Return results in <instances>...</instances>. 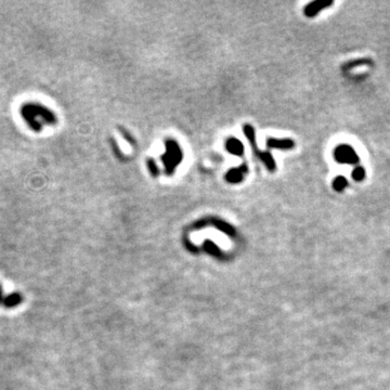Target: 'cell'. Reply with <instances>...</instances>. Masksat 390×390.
I'll return each mask as SVG.
<instances>
[{
	"label": "cell",
	"mask_w": 390,
	"mask_h": 390,
	"mask_svg": "<svg viewBox=\"0 0 390 390\" xmlns=\"http://www.w3.org/2000/svg\"><path fill=\"white\" fill-rule=\"evenodd\" d=\"M367 64H371V62L369 60H359V61L351 62L349 64H346L345 67L346 69H351V67H355L358 65H367Z\"/></svg>",
	"instance_id": "obj_13"
},
{
	"label": "cell",
	"mask_w": 390,
	"mask_h": 390,
	"mask_svg": "<svg viewBox=\"0 0 390 390\" xmlns=\"http://www.w3.org/2000/svg\"><path fill=\"white\" fill-rule=\"evenodd\" d=\"M147 167H148V169H150L151 173H152V175H153L154 177L158 176L159 170H158V168H157L156 164L154 163V160H153V159H148V160H147Z\"/></svg>",
	"instance_id": "obj_12"
},
{
	"label": "cell",
	"mask_w": 390,
	"mask_h": 390,
	"mask_svg": "<svg viewBox=\"0 0 390 390\" xmlns=\"http://www.w3.org/2000/svg\"><path fill=\"white\" fill-rule=\"evenodd\" d=\"M332 4H333L332 0H317V1L310 2L307 5L305 8V14L308 17H313L322 10L331 7Z\"/></svg>",
	"instance_id": "obj_5"
},
{
	"label": "cell",
	"mask_w": 390,
	"mask_h": 390,
	"mask_svg": "<svg viewBox=\"0 0 390 390\" xmlns=\"http://www.w3.org/2000/svg\"><path fill=\"white\" fill-rule=\"evenodd\" d=\"M20 113L24 122L36 132H40L45 126H52L57 124V116L52 111L38 102L24 103Z\"/></svg>",
	"instance_id": "obj_1"
},
{
	"label": "cell",
	"mask_w": 390,
	"mask_h": 390,
	"mask_svg": "<svg viewBox=\"0 0 390 390\" xmlns=\"http://www.w3.org/2000/svg\"><path fill=\"white\" fill-rule=\"evenodd\" d=\"M226 148L228 152H230L231 154H234V155L237 156H242L244 154V145L242 142L237 138L228 139L226 142Z\"/></svg>",
	"instance_id": "obj_8"
},
{
	"label": "cell",
	"mask_w": 390,
	"mask_h": 390,
	"mask_svg": "<svg viewBox=\"0 0 390 390\" xmlns=\"http://www.w3.org/2000/svg\"><path fill=\"white\" fill-rule=\"evenodd\" d=\"M3 301H4V297H3V294H2L1 286H0V306L3 305Z\"/></svg>",
	"instance_id": "obj_14"
},
{
	"label": "cell",
	"mask_w": 390,
	"mask_h": 390,
	"mask_svg": "<svg viewBox=\"0 0 390 390\" xmlns=\"http://www.w3.org/2000/svg\"><path fill=\"white\" fill-rule=\"evenodd\" d=\"M267 146L270 148H277V150L288 151L294 148L295 142L292 139H288V138H284V139L268 138Z\"/></svg>",
	"instance_id": "obj_6"
},
{
	"label": "cell",
	"mask_w": 390,
	"mask_h": 390,
	"mask_svg": "<svg viewBox=\"0 0 390 390\" xmlns=\"http://www.w3.org/2000/svg\"><path fill=\"white\" fill-rule=\"evenodd\" d=\"M365 176H367V171H365L362 166H357L354 171H352V179L356 181H363Z\"/></svg>",
	"instance_id": "obj_11"
},
{
	"label": "cell",
	"mask_w": 390,
	"mask_h": 390,
	"mask_svg": "<svg viewBox=\"0 0 390 390\" xmlns=\"http://www.w3.org/2000/svg\"><path fill=\"white\" fill-rule=\"evenodd\" d=\"M334 158L338 163L350 165H356L360 160L354 147L348 144H340L336 146L335 151H334Z\"/></svg>",
	"instance_id": "obj_4"
},
{
	"label": "cell",
	"mask_w": 390,
	"mask_h": 390,
	"mask_svg": "<svg viewBox=\"0 0 390 390\" xmlns=\"http://www.w3.org/2000/svg\"><path fill=\"white\" fill-rule=\"evenodd\" d=\"M347 187H348V181L343 176H338L333 181V188L337 192H343Z\"/></svg>",
	"instance_id": "obj_10"
},
{
	"label": "cell",
	"mask_w": 390,
	"mask_h": 390,
	"mask_svg": "<svg viewBox=\"0 0 390 390\" xmlns=\"http://www.w3.org/2000/svg\"><path fill=\"white\" fill-rule=\"evenodd\" d=\"M243 130H244L246 138L249 139L250 143L253 147V151L255 152V154H256V156L259 159L262 160V163L265 165V167H267L268 170L274 171L276 169V165H275L273 157H272V155H271V153L270 152H262V151L258 150L257 144H256V133H255V129H254V127L251 125H245Z\"/></svg>",
	"instance_id": "obj_3"
},
{
	"label": "cell",
	"mask_w": 390,
	"mask_h": 390,
	"mask_svg": "<svg viewBox=\"0 0 390 390\" xmlns=\"http://www.w3.org/2000/svg\"><path fill=\"white\" fill-rule=\"evenodd\" d=\"M247 171H249V168H247V166L245 164L241 165L239 168H233L231 170H229L226 175L227 181L230 183H240L244 179Z\"/></svg>",
	"instance_id": "obj_7"
},
{
	"label": "cell",
	"mask_w": 390,
	"mask_h": 390,
	"mask_svg": "<svg viewBox=\"0 0 390 390\" xmlns=\"http://www.w3.org/2000/svg\"><path fill=\"white\" fill-rule=\"evenodd\" d=\"M165 145L166 152L162 155V162L167 175H172L178 165L182 162L183 152L175 140H166Z\"/></svg>",
	"instance_id": "obj_2"
},
{
	"label": "cell",
	"mask_w": 390,
	"mask_h": 390,
	"mask_svg": "<svg viewBox=\"0 0 390 390\" xmlns=\"http://www.w3.org/2000/svg\"><path fill=\"white\" fill-rule=\"evenodd\" d=\"M22 300H23V297L20 293H12L11 295L4 297V301L2 306L5 308H14L20 305Z\"/></svg>",
	"instance_id": "obj_9"
}]
</instances>
